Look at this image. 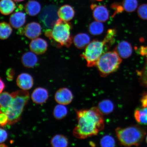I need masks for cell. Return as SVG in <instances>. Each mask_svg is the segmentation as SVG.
I'll list each match as a JSON object with an SVG mask.
<instances>
[{
  "label": "cell",
  "mask_w": 147,
  "mask_h": 147,
  "mask_svg": "<svg viewBox=\"0 0 147 147\" xmlns=\"http://www.w3.org/2000/svg\"><path fill=\"white\" fill-rule=\"evenodd\" d=\"M97 1H102V0H97Z\"/></svg>",
  "instance_id": "obj_39"
},
{
  "label": "cell",
  "mask_w": 147,
  "mask_h": 147,
  "mask_svg": "<svg viewBox=\"0 0 147 147\" xmlns=\"http://www.w3.org/2000/svg\"><path fill=\"white\" fill-rule=\"evenodd\" d=\"M107 45V44L104 40L102 41L94 40L87 46L81 56L87 61L88 67L96 65L97 61L104 54V47Z\"/></svg>",
  "instance_id": "obj_6"
},
{
  "label": "cell",
  "mask_w": 147,
  "mask_h": 147,
  "mask_svg": "<svg viewBox=\"0 0 147 147\" xmlns=\"http://www.w3.org/2000/svg\"><path fill=\"white\" fill-rule=\"evenodd\" d=\"M0 83H1V89H0V93H1L5 89V84L3 81L2 80L1 78L0 80Z\"/></svg>",
  "instance_id": "obj_36"
},
{
  "label": "cell",
  "mask_w": 147,
  "mask_h": 147,
  "mask_svg": "<svg viewBox=\"0 0 147 147\" xmlns=\"http://www.w3.org/2000/svg\"><path fill=\"white\" fill-rule=\"evenodd\" d=\"M34 82L32 76L27 73L21 74L16 80V84L18 87L24 90L31 89L34 85Z\"/></svg>",
  "instance_id": "obj_11"
},
{
  "label": "cell",
  "mask_w": 147,
  "mask_h": 147,
  "mask_svg": "<svg viewBox=\"0 0 147 147\" xmlns=\"http://www.w3.org/2000/svg\"><path fill=\"white\" fill-rule=\"evenodd\" d=\"M73 98V95L70 90L67 88H61L56 92L55 99L59 104L67 105L70 103Z\"/></svg>",
  "instance_id": "obj_7"
},
{
  "label": "cell",
  "mask_w": 147,
  "mask_h": 147,
  "mask_svg": "<svg viewBox=\"0 0 147 147\" xmlns=\"http://www.w3.org/2000/svg\"><path fill=\"white\" fill-rule=\"evenodd\" d=\"M7 80L9 81H11L13 78L14 71L11 69L8 70L6 73Z\"/></svg>",
  "instance_id": "obj_34"
},
{
  "label": "cell",
  "mask_w": 147,
  "mask_h": 147,
  "mask_svg": "<svg viewBox=\"0 0 147 147\" xmlns=\"http://www.w3.org/2000/svg\"><path fill=\"white\" fill-rule=\"evenodd\" d=\"M41 8V5L40 3L35 0H31L28 2L25 7L26 13L32 16H36L39 13Z\"/></svg>",
  "instance_id": "obj_19"
},
{
  "label": "cell",
  "mask_w": 147,
  "mask_h": 147,
  "mask_svg": "<svg viewBox=\"0 0 147 147\" xmlns=\"http://www.w3.org/2000/svg\"><path fill=\"white\" fill-rule=\"evenodd\" d=\"M49 94L47 90L43 88H36L31 95V98L33 102L36 104H43L49 98Z\"/></svg>",
  "instance_id": "obj_12"
},
{
  "label": "cell",
  "mask_w": 147,
  "mask_h": 147,
  "mask_svg": "<svg viewBox=\"0 0 147 147\" xmlns=\"http://www.w3.org/2000/svg\"><path fill=\"white\" fill-rule=\"evenodd\" d=\"M115 133L121 144L127 146H138L146 134L144 129L136 125L123 128L117 127Z\"/></svg>",
  "instance_id": "obj_2"
},
{
  "label": "cell",
  "mask_w": 147,
  "mask_h": 147,
  "mask_svg": "<svg viewBox=\"0 0 147 147\" xmlns=\"http://www.w3.org/2000/svg\"><path fill=\"white\" fill-rule=\"evenodd\" d=\"M48 44L45 40L41 38H37L32 40L29 45L31 51L37 55H42L47 51Z\"/></svg>",
  "instance_id": "obj_10"
},
{
  "label": "cell",
  "mask_w": 147,
  "mask_h": 147,
  "mask_svg": "<svg viewBox=\"0 0 147 147\" xmlns=\"http://www.w3.org/2000/svg\"><path fill=\"white\" fill-rule=\"evenodd\" d=\"M115 51L121 58L126 59L131 56L133 53V48L129 42L122 41L117 45Z\"/></svg>",
  "instance_id": "obj_13"
},
{
  "label": "cell",
  "mask_w": 147,
  "mask_h": 147,
  "mask_svg": "<svg viewBox=\"0 0 147 147\" xmlns=\"http://www.w3.org/2000/svg\"><path fill=\"white\" fill-rule=\"evenodd\" d=\"M13 0H1L0 11L1 13L7 16L12 13L16 8V4Z\"/></svg>",
  "instance_id": "obj_20"
},
{
  "label": "cell",
  "mask_w": 147,
  "mask_h": 147,
  "mask_svg": "<svg viewBox=\"0 0 147 147\" xmlns=\"http://www.w3.org/2000/svg\"><path fill=\"white\" fill-rule=\"evenodd\" d=\"M100 143L101 146L113 147L115 146V141L113 137L109 135H106L101 139Z\"/></svg>",
  "instance_id": "obj_29"
},
{
  "label": "cell",
  "mask_w": 147,
  "mask_h": 147,
  "mask_svg": "<svg viewBox=\"0 0 147 147\" xmlns=\"http://www.w3.org/2000/svg\"><path fill=\"white\" fill-rule=\"evenodd\" d=\"M41 27L40 24L35 22L28 24L24 29L25 36L29 39L38 38L41 34Z\"/></svg>",
  "instance_id": "obj_9"
},
{
  "label": "cell",
  "mask_w": 147,
  "mask_h": 147,
  "mask_svg": "<svg viewBox=\"0 0 147 147\" xmlns=\"http://www.w3.org/2000/svg\"><path fill=\"white\" fill-rule=\"evenodd\" d=\"M122 61L116 51H110L104 53L101 56L96 66L101 76L105 77L117 71Z\"/></svg>",
  "instance_id": "obj_4"
},
{
  "label": "cell",
  "mask_w": 147,
  "mask_h": 147,
  "mask_svg": "<svg viewBox=\"0 0 147 147\" xmlns=\"http://www.w3.org/2000/svg\"><path fill=\"white\" fill-rule=\"evenodd\" d=\"M98 108L103 115H109L113 111L114 105L111 100H105L99 103Z\"/></svg>",
  "instance_id": "obj_22"
},
{
  "label": "cell",
  "mask_w": 147,
  "mask_h": 147,
  "mask_svg": "<svg viewBox=\"0 0 147 147\" xmlns=\"http://www.w3.org/2000/svg\"><path fill=\"white\" fill-rule=\"evenodd\" d=\"M134 117L139 124L147 125V107L137 108L134 112Z\"/></svg>",
  "instance_id": "obj_21"
},
{
  "label": "cell",
  "mask_w": 147,
  "mask_h": 147,
  "mask_svg": "<svg viewBox=\"0 0 147 147\" xmlns=\"http://www.w3.org/2000/svg\"><path fill=\"white\" fill-rule=\"evenodd\" d=\"M11 94L12 102L6 114L8 117V124L13 125L21 118L24 108L29 100V94L28 91L24 90H20Z\"/></svg>",
  "instance_id": "obj_3"
},
{
  "label": "cell",
  "mask_w": 147,
  "mask_h": 147,
  "mask_svg": "<svg viewBox=\"0 0 147 147\" xmlns=\"http://www.w3.org/2000/svg\"><path fill=\"white\" fill-rule=\"evenodd\" d=\"M57 15L60 19L68 22L72 20L75 15V11L73 7L68 5H62L58 9Z\"/></svg>",
  "instance_id": "obj_14"
},
{
  "label": "cell",
  "mask_w": 147,
  "mask_h": 147,
  "mask_svg": "<svg viewBox=\"0 0 147 147\" xmlns=\"http://www.w3.org/2000/svg\"><path fill=\"white\" fill-rule=\"evenodd\" d=\"M67 107L63 105H56L53 111V115L55 118L58 120L63 119L67 116Z\"/></svg>",
  "instance_id": "obj_26"
},
{
  "label": "cell",
  "mask_w": 147,
  "mask_h": 147,
  "mask_svg": "<svg viewBox=\"0 0 147 147\" xmlns=\"http://www.w3.org/2000/svg\"><path fill=\"white\" fill-rule=\"evenodd\" d=\"M13 1L16 2H19L23 1L25 0H13Z\"/></svg>",
  "instance_id": "obj_37"
},
{
  "label": "cell",
  "mask_w": 147,
  "mask_h": 147,
  "mask_svg": "<svg viewBox=\"0 0 147 147\" xmlns=\"http://www.w3.org/2000/svg\"><path fill=\"white\" fill-rule=\"evenodd\" d=\"M78 123L73 131L74 136L84 139L96 135L104 128L103 115L98 107L76 111Z\"/></svg>",
  "instance_id": "obj_1"
},
{
  "label": "cell",
  "mask_w": 147,
  "mask_h": 147,
  "mask_svg": "<svg viewBox=\"0 0 147 147\" xmlns=\"http://www.w3.org/2000/svg\"><path fill=\"white\" fill-rule=\"evenodd\" d=\"M91 8L93 11V17L96 21L104 22L109 19V11L105 6L93 5Z\"/></svg>",
  "instance_id": "obj_8"
},
{
  "label": "cell",
  "mask_w": 147,
  "mask_h": 147,
  "mask_svg": "<svg viewBox=\"0 0 147 147\" xmlns=\"http://www.w3.org/2000/svg\"><path fill=\"white\" fill-rule=\"evenodd\" d=\"M75 47L79 49H82L87 47L90 42V38L85 33H81L76 35L73 40Z\"/></svg>",
  "instance_id": "obj_17"
},
{
  "label": "cell",
  "mask_w": 147,
  "mask_h": 147,
  "mask_svg": "<svg viewBox=\"0 0 147 147\" xmlns=\"http://www.w3.org/2000/svg\"><path fill=\"white\" fill-rule=\"evenodd\" d=\"M71 25L59 19L57 20L51 32V36L55 41L62 45L69 47L72 42L71 36Z\"/></svg>",
  "instance_id": "obj_5"
},
{
  "label": "cell",
  "mask_w": 147,
  "mask_h": 147,
  "mask_svg": "<svg viewBox=\"0 0 147 147\" xmlns=\"http://www.w3.org/2000/svg\"><path fill=\"white\" fill-rule=\"evenodd\" d=\"M0 132H1V140L0 142L1 143H3L5 142L7 139L8 137V134H7V132L5 130L1 128V130H0Z\"/></svg>",
  "instance_id": "obj_32"
},
{
  "label": "cell",
  "mask_w": 147,
  "mask_h": 147,
  "mask_svg": "<svg viewBox=\"0 0 147 147\" xmlns=\"http://www.w3.org/2000/svg\"><path fill=\"white\" fill-rule=\"evenodd\" d=\"M0 124L2 127L4 126L8 123V117L6 113L0 112Z\"/></svg>",
  "instance_id": "obj_31"
},
{
  "label": "cell",
  "mask_w": 147,
  "mask_h": 147,
  "mask_svg": "<svg viewBox=\"0 0 147 147\" xmlns=\"http://www.w3.org/2000/svg\"><path fill=\"white\" fill-rule=\"evenodd\" d=\"M8 23L3 22L0 24V38L1 40L8 38L11 34L12 29Z\"/></svg>",
  "instance_id": "obj_25"
},
{
  "label": "cell",
  "mask_w": 147,
  "mask_h": 147,
  "mask_svg": "<svg viewBox=\"0 0 147 147\" xmlns=\"http://www.w3.org/2000/svg\"><path fill=\"white\" fill-rule=\"evenodd\" d=\"M104 26L101 22L96 21L90 24L88 30L93 36L100 35L104 30Z\"/></svg>",
  "instance_id": "obj_24"
},
{
  "label": "cell",
  "mask_w": 147,
  "mask_h": 147,
  "mask_svg": "<svg viewBox=\"0 0 147 147\" xmlns=\"http://www.w3.org/2000/svg\"><path fill=\"white\" fill-rule=\"evenodd\" d=\"M139 17L143 20H147V4L143 3L140 5L137 10Z\"/></svg>",
  "instance_id": "obj_30"
},
{
  "label": "cell",
  "mask_w": 147,
  "mask_h": 147,
  "mask_svg": "<svg viewBox=\"0 0 147 147\" xmlns=\"http://www.w3.org/2000/svg\"><path fill=\"white\" fill-rule=\"evenodd\" d=\"M141 106L142 107H147V93L143 94L141 98Z\"/></svg>",
  "instance_id": "obj_33"
},
{
  "label": "cell",
  "mask_w": 147,
  "mask_h": 147,
  "mask_svg": "<svg viewBox=\"0 0 147 147\" xmlns=\"http://www.w3.org/2000/svg\"><path fill=\"white\" fill-rule=\"evenodd\" d=\"M13 97L11 94L3 92L0 95V108L1 111L6 113L12 103Z\"/></svg>",
  "instance_id": "obj_18"
},
{
  "label": "cell",
  "mask_w": 147,
  "mask_h": 147,
  "mask_svg": "<svg viewBox=\"0 0 147 147\" xmlns=\"http://www.w3.org/2000/svg\"><path fill=\"white\" fill-rule=\"evenodd\" d=\"M139 49V54L142 56H146L147 57V47L141 46Z\"/></svg>",
  "instance_id": "obj_35"
},
{
  "label": "cell",
  "mask_w": 147,
  "mask_h": 147,
  "mask_svg": "<svg viewBox=\"0 0 147 147\" xmlns=\"http://www.w3.org/2000/svg\"><path fill=\"white\" fill-rule=\"evenodd\" d=\"M146 143H147V136L146 137Z\"/></svg>",
  "instance_id": "obj_38"
},
{
  "label": "cell",
  "mask_w": 147,
  "mask_h": 147,
  "mask_svg": "<svg viewBox=\"0 0 147 147\" xmlns=\"http://www.w3.org/2000/svg\"><path fill=\"white\" fill-rule=\"evenodd\" d=\"M26 21V15L22 12H17L11 15L9 23L11 26L15 29L22 27Z\"/></svg>",
  "instance_id": "obj_15"
},
{
  "label": "cell",
  "mask_w": 147,
  "mask_h": 147,
  "mask_svg": "<svg viewBox=\"0 0 147 147\" xmlns=\"http://www.w3.org/2000/svg\"><path fill=\"white\" fill-rule=\"evenodd\" d=\"M38 60L36 54L32 51L25 53L21 58L22 64L27 68H32L34 67L37 63Z\"/></svg>",
  "instance_id": "obj_16"
},
{
  "label": "cell",
  "mask_w": 147,
  "mask_h": 147,
  "mask_svg": "<svg viewBox=\"0 0 147 147\" xmlns=\"http://www.w3.org/2000/svg\"><path fill=\"white\" fill-rule=\"evenodd\" d=\"M139 81L143 87L147 88V58L144 67L140 71H138Z\"/></svg>",
  "instance_id": "obj_28"
},
{
  "label": "cell",
  "mask_w": 147,
  "mask_h": 147,
  "mask_svg": "<svg viewBox=\"0 0 147 147\" xmlns=\"http://www.w3.org/2000/svg\"><path fill=\"white\" fill-rule=\"evenodd\" d=\"M51 144L53 147H67L68 146L69 141L65 136L57 135L51 139Z\"/></svg>",
  "instance_id": "obj_23"
},
{
  "label": "cell",
  "mask_w": 147,
  "mask_h": 147,
  "mask_svg": "<svg viewBox=\"0 0 147 147\" xmlns=\"http://www.w3.org/2000/svg\"><path fill=\"white\" fill-rule=\"evenodd\" d=\"M138 6L137 0H123L122 7L128 12H132L136 10Z\"/></svg>",
  "instance_id": "obj_27"
}]
</instances>
